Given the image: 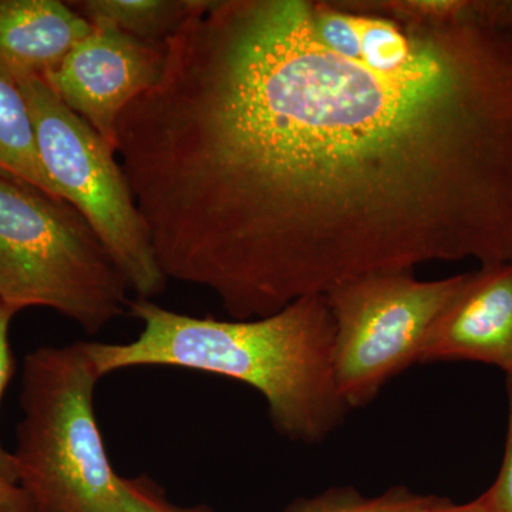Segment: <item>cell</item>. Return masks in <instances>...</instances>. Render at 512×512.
<instances>
[{"label":"cell","instance_id":"6da1fadb","mask_svg":"<svg viewBox=\"0 0 512 512\" xmlns=\"http://www.w3.org/2000/svg\"><path fill=\"white\" fill-rule=\"evenodd\" d=\"M116 151L167 279L265 318L379 272L512 262V33L204 0Z\"/></svg>","mask_w":512,"mask_h":512},{"label":"cell","instance_id":"7a4b0ae2","mask_svg":"<svg viewBox=\"0 0 512 512\" xmlns=\"http://www.w3.org/2000/svg\"><path fill=\"white\" fill-rule=\"evenodd\" d=\"M128 312L143 323L136 340L87 342L101 377L141 366L211 373L261 393L286 439L318 444L342 426L349 407L336 387V328L325 295L251 320L195 318L140 298Z\"/></svg>","mask_w":512,"mask_h":512},{"label":"cell","instance_id":"3957f363","mask_svg":"<svg viewBox=\"0 0 512 512\" xmlns=\"http://www.w3.org/2000/svg\"><path fill=\"white\" fill-rule=\"evenodd\" d=\"M100 377L87 342L26 356L25 419L13 457L36 512L119 510L123 477L110 464L94 413Z\"/></svg>","mask_w":512,"mask_h":512},{"label":"cell","instance_id":"277c9868","mask_svg":"<svg viewBox=\"0 0 512 512\" xmlns=\"http://www.w3.org/2000/svg\"><path fill=\"white\" fill-rule=\"evenodd\" d=\"M127 279L69 201L0 175V302L49 308L89 335L128 309Z\"/></svg>","mask_w":512,"mask_h":512},{"label":"cell","instance_id":"5b68a950","mask_svg":"<svg viewBox=\"0 0 512 512\" xmlns=\"http://www.w3.org/2000/svg\"><path fill=\"white\" fill-rule=\"evenodd\" d=\"M35 124L40 160L63 200L86 218L140 299L167 285L116 148L40 77L16 79Z\"/></svg>","mask_w":512,"mask_h":512},{"label":"cell","instance_id":"8992f818","mask_svg":"<svg viewBox=\"0 0 512 512\" xmlns=\"http://www.w3.org/2000/svg\"><path fill=\"white\" fill-rule=\"evenodd\" d=\"M467 276L419 281L412 271L379 272L325 293L336 328L333 373L349 409L365 407L392 377L420 362L434 323Z\"/></svg>","mask_w":512,"mask_h":512},{"label":"cell","instance_id":"52a82bcc","mask_svg":"<svg viewBox=\"0 0 512 512\" xmlns=\"http://www.w3.org/2000/svg\"><path fill=\"white\" fill-rule=\"evenodd\" d=\"M164 59L165 42H146L107 26H93L43 80L114 147L117 120L128 104L156 86Z\"/></svg>","mask_w":512,"mask_h":512},{"label":"cell","instance_id":"ba28073f","mask_svg":"<svg viewBox=\"0 0 512 512\" xmlns=\"http://www.w3.org/2000/svg\"><path fill=\"white\" fill-rule=\"evenodd\" d=\"M470 360L512 376V262L481 266L434 323L420 362Z\"/></svg>","mask_w":512,"mask_h":512},{"label":"cell","instance_id":"9c48e42d","mask_svg":"<svg viewBox=\"0 0 512 512\" xmlns=\"http://www.w3.org/2000/svg\"><path fill=\"white\" fill-rule=\"evenodd\" d=\"M92 30L69 2L0 0V70L43 79Z\"/></svg>","mask_w":512,"mask_h":512},{"label":"cell","instance_id":"30bf717a","mask_svg":"<svg viewBox=\"0 0 512 512\" xmlns=\"http://www.w3.org/2000/svg\"><path fill=\"white\" fill-rule=\"evenodd\" d=\"M0 175L62 198L40 160L28 101L15 77L3 70H0Z\"/></svg>","mask_w":512,"mask_h":512},{"label":"cell","instance_id":"8fae6325","mask_svg":"<svg viewBox=\"0 0 512 512\" xmlns=\"http://www.w3.org/2000/svg\"><path fill=\"white\" fill-rule=\"evenodd\" d=\"M201 0H80L69 2L92 26H107L146 42L164 43Z\"/></svg>","mask_w":512,"mask_h":512},{"label":"cell","instance_id":"7c38bea8","mask_svg":"<svg viewBox=\"0 0 512 512\" xmlns=\"http://www.w3.org/2000/svg\"><path fill=\"white\" fill-rule=\"evenodd\" d=\"M447 498L413 493L394 487L377 497H365L352 487L330 488L312 498H302L285 512H431Z\"/></svg>","mask_w":512,"mask_h":512},{"label":"cell","instance_id":"4fadbf2b","mask_svg":"<svg viewBox=\"0 0 512 512\" xmlns=\"http://www.w3.org/2000/svg\"><path fill=\"white\" fill-rule=\"evenodd\" d=\"M117 512H211L205 507H178L165 498L150 478H123V497Z\"/></svg>","mask_w":512,"mask_h":512},{"label":"cell","instance_id":"5bb4252c","mask_svg":"<svg viewBox=\"0 0 512 512\" xmlns=\"http://www.w3.org/2000/svg\"><path fill=\"white\" fill-rule=\"evenodd\" d=\"M15 312L0 302V399L13 375V357L9 346V325ZM0 478L19 485V471L15 457L0 444Z\"/></svg>","mask_w":512,"mask_h":512},{"label":"cell","instance_id":"9a60e30c","mask_svg":"<svg viewBox=\"0 0 512 512\" xmlns=\"http://www.w3.org/2000/svg\"><path fill=\"white\" fill-rule=\"evenodd\" d=\"M508 430L500 473L493 487L485 493L500 512H512V376H507Z\"/></svg>","mask_w":512,"mask_h":512},{"label":"cell","instance_id":"2e32d148","mask_svg":"<svg viewBox=\"0 0 512 512\" xmlns=\"http://www.w3.org/2000/svg\"><path fill=\"white\" fill-rule=\"evenodd\" d=\"M0 512H36V508L20 485L0 478Z\"/></svg>","mask_w":512,"mask_h":512},{"label":"cell","instance_id":"e0dca14e","mask_svg":"<svg viewBox=\"0 0 512 512\" xmlns=\"http://www.w3.org/2000/svg\"><path fill=\"white\" fill-rule=\"evenodd\" d=\"M431 512H500L497 508L491 504V501L488 500L487 495L485 493L478 497L477 500L471 501V503L467 504H453L450 500L444 501L443 504H440L436 510Z\"/></svg>","mask_w":512,"mask_h":512}]
</instances>
